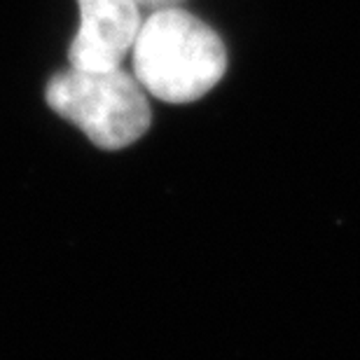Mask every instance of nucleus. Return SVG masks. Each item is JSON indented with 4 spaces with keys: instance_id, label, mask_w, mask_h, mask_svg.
<instances>
[{
    "instance_id": "4",
    "label": "nucleus",
    "mask_w": 360,
    "mask_h": 360,
    "mask_svg": "<svg viewBox=\"0 0 360 360\" xmlns=\"http://www.w3.org/2000/svg\"><path fill=\"white\" fill-rule=\"evenodd\" d=\"M139 5L148 7V10H162V7H174L180 0H136Z\"/></svg>"
},
{
    "instance_id": "2",
    "label": "nucleus",
    "mask_w": 360,
    "mask_h": 360,
    "mask_svg": "<svg viewBox=\"0 0 360 360\" xmlns=\"http://www.w3.org/2000/svg\"><path fill=\"white\" fill-rule=\"evenodd\" d=\"M45 101L101 150L131 146L150 129L153 112L146 89L124 68H66L49 77Z\"/></svg>"
},
{
    "instance_id": "3",
    "label": "nucleus",
    "mask_w": 360,
    "mask_h": 360,
    "mask_svg": "<svg viewBox=\"0 0 360 360\" xmlns=\"http://www.w3.org/2000/svg\"><path fill=\"white\" fill-rule=\"evenodd\" d=\"M80 28L68 47V63L82 70L120 68L141 31L136 0H77Z\"/></svg>"
},
{
    "instance_id": "1",
    "label": "nucleus",
    "mask_w": 360,
    "mask_h": 360,
    "mask_svg": "<svg viewBox=\"0 0 360 360\" xmlns=\"http://www.w3.org/2000/svg\"><path fill=\"white\" fill-rule=\"evenodd\" d=\"M131 63L150 96L164 103H192L222 80L227 49L211 26L174 5L153 10L141 24Z\"/></svg>"
}]
</instances>
